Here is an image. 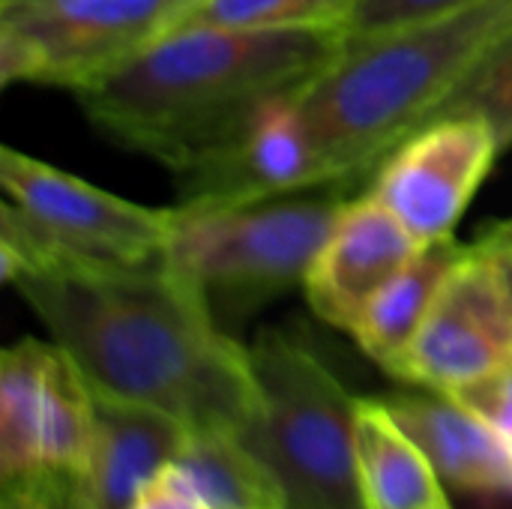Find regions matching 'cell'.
I'll return each mask as SVG.
<instances>
[{"instance_id": "15", "label": "cell", "mask_w": 512, "mask_h": 509, "mask_svg": "<svg viewBox=\"0 0 512 509\" xmlns=\"http://www.w3.org/2000/svg\"><path fill=\"white\" fill-rule=\"evenodd\" d=\"M357 480L366 509L450 507L447 486L384 399L357 402Z\"/></svg>"}, {"instance_id": "5", "label": "cell", "mask_w": 512, "mask_h": 509, "mask_svg": "<svg viewBox=\"0 0 512 509\" xmlns=\"http://www.w3.org/2000/svg\"><path fill=\"white\" fill-rule=\"evenodd\" d=\"M345 198L282 195L243 204L174 207L165 264L195 282L213 312L246 315L303 288Z\"/></svg>"}, {"instance_id": "17", "label": "cell", "mask_w": 512, "mask_h": 509, "mask_svg": "<svg viewBox=\"0 0 512 509\" xmlns=\"http://www.w3.org/2000/svg\"><path fill=\"white\" fill-rule=\"evenodd\" d=\"M174 471L210 509H285L276 483L234 432L189 435Z\"/></svg>"}, {"instance_id": "2", "label": "cell", "mask_w": 512, "mask_h": 509, "mask_svg": "<svg viewBox=\"0 0 512 509\" xmlns=\"http://www.w3.org/2000/svg\"><path fill=\"white\" fill-rule=\"evenodd\" d=\"M345 42L342 27H171L72 96L93 129L177 177L234 141L264 102L315 81Z\"/></svg>"}, {"instance_id": "23", "label": "cell", "mask_w": 512, "mask_h": 509, "mask_svg": "<svg viewBox=\"0 0 512 509\" xmlns=\"http://www.w3.org/2000/svg\"><path fill=\"white\" fill-rule=\"evenodd\" d=\"M129 509H210L195 492L192 486L168 465L162 474H156L141 495L129 504Z\"/></svg>"}, {"instance_id": "3", "label": "cell", "mask_w": 512, "mask_h": 509, "mask_svg": "<svg viewBox=\"0 0 512 509\" xmlns=\"http://www.w3.org/2000/svg\"><path fill=\"white\" fill-rule=\"evenodd\" d=\"M510 30L512 0H480L441 18L348 36L339 57L300 90L327 183L375 177Z\"/></svg>"}, {"instance_id": "16", "label": "cell", "mask_w": 512, "mask_h": 509, "mask_svg": "<svg viewBox=\"0 0 512 509\" xmlns=\"http://www.w3.org/2000/svg\"><path fill=\"white\" fill-rule=\"evenodd\" d=\"M57 345L24 336L0 354V483L36 477Z\"/></svg>"}, {"instance_id": "25", "label": "cell", "mask_w": 512, "mask_h": 509, "mask_svg": "<svg viewBox=\"0 0 512 509\" xmlns=\"http://www.w3.org/2000/svg\"><path fill=\"white\" fill-rule=\"evenodd\" d=\"M441 509H453V507H441Z\"/></svg>"}, {"instance_id": "14", "label": "cell", "mask_w": 512, "mask_h": 509, "mask_svg": "<svg viewBox=\"0 0 512 509\" xmlns=\"http://www.w3.org/2000/svg\"><path fill=\"white\" fill-rule=\"evenodd\" d=\"M465 249L468 246L456 243V237L426 243L417 258L378 291V297L366 306L357 327L351 330L360 351L393 378H399L414 339L420 336L447 276Z\"/></svg>"}, {"instance_id": "4", "label": "cell", "mask_w": 512, "mask_h": 509, "mask_svg": "<svg viewBox=\"0 0 512 509\" xmlns=\"http://www.w3.org/2000/svg\"><path fill=\"white\" fill-rule=\"evenodd\" d=\"M255 405L237 441L285 509H366L357 480V396L297 336L267 327L249 345Z\"/></svg>"}, {"instance_id": "7", "label": "cell", "mask_w": 512, "mask_h": 509, "mask_svg": "<svg viewBox=\"0 0 512 509\" xmlns=\"http://www.w3.org/2000/svg\"><path fill=\"white\" fill-rule=\"evenodd\" d=\"M195 0H0L3 84L84 90L171 27Z\"/></svg>"}, {"instance_id": "10", "label": "cell", "mask_w": 512, "mask_h": 509, "mask_svg": "<svg viewBox=\"0 0 512 509\" xmlns=\"http://www.w3.org/2000/svg\"><path fill=\"white\" fill-rule=\"evenodd\" d=\"M180 204H243L330 186L300 111V90L264 102L219 153L177 174Z\"/></svg>"}, {"instance_id": "21", "label": "cell", "mask_w": 512, "mask_h": 509, "mask_svg": "<svg viewBox=\"0 0 512 509\" xmlns=\"http://www.w3.org/2000/svg\"><path fill=\"white\" fill-rule=\"evenodd\" d=\"M456 402H462L471 414H477L483 423H489L495 432H501L512 441V366L498 369L480 381H471L450 393Z\"/></svg>"}, {"instance_id": "19", "label": "cell", "mask_w": 512, "mask_h": 509, "mask_svg": "<svg viewBox=\"0 0 512 509\" xmlns=\"http://www.w3.org/2000/svg\"><path fill=\"white\" fill-rule=\"evenodd\" d=\"M444 117H480L486 120L501 150L512 147V30L474 66L453 99L435 120Z\"/></svg>"}, {"instance_id": "6", "label": "cell", "mask_w": 512, "mask_h": 509, "mask_svg": "<svg viewBox=\"0 0 512 509\" xmlns=\"http://www.w3.org/2000/svg\"><path fill=\"white\" fill-rule=\"evenodd\" d=\"M0 243L96 264L165 261L174 207L99 189L15 147L0 150Z\"/></svg>"}, {"instance_id": "26", "label": "cell", "mask_w": 512, "mask_h": 509, "mask_svg": "<svg viewBox=\"0 0 512 509\" xmlns=\"http://www.w3.org/2000/svg\"><path fill=\"white\" fill-rule=\"evenodd\" d=\"M507 222H510V225H512V219H507Z\"/></svg>"}, {"instance_id": "11", "label": "cell", "mask_w": 512, "mask_h": 509, "mask_svg": "<svg viewBox=\"0 0 512 509\" xmlns=\"http://www.w3.org/2000/svg\"><path fill=\"white\" fill-rule=\"evenodd\" d=\"M420 249L423 243L372 192L345 198L327 243L306 273L303 294L324 324L351 333L378 291Z\"/></svg>"}, {"instance_id": "24", "label": "cell", "mask_w": 512, "mask_h": 509, "mask_svg": "<svg viewBox=\"0 0 512 509\" xmlns=\"http://www.w3.org/2000/svg\"><path fill=\"white\" fill-rule=\"evenodd\" d=\"M477 243L498 264V273H501V279L507 285V294H510L512 300V225L510 222H495L483 237H477Z\"/></svg>"}, {"instance_id": "22", "label": "cell", "mask_w": 512, "mask_h": 509, "mask_svg": "<svg viewBox=\"0 0 512 509\" xmlns=\"http://www.w3.org/2000/svg\"><path fill=\"white\" fill-rule=\"evenodd\" d=\"M0 509H87L78 477H30L3 483Z\"/></svg>"}, {"instance_id": "9", "label": "cell", "mask_w": 512, "mask_h": 509, "mask_svg": "<svg viewBox=\"0 0 512 509\" xmlns=\"http://www.w3.org/2000/svg\"><path fill=\"white\" fill-rule=\"evenodd\" d=\"M512 366V300L492 255L471 243L447 276L399 381L453 393Z\"/></svg>"}, {"instance_id": "1", "label": "cell", "mask_w": 512, "mask_h": 509, "mask_svg": "<svg viewBox=\"0 0 512 509\" xmlns=\"http://www.w3.org/2000/svg\"><path fill=\"white\" fill-rule=\"evenodd\" d=\"M0 273L93 393L156 408L192 435H237L249 420V345L165 261L96 264L0 243Z\"/></svg>"}, {"instance_id": "12", "label": "cell", "mask_w": 512, "mask_h": 509, "mask_svg": "<svg viewBox=\"0 0 512 509\" xmlns=\"http://www.w3.org/2000/svg\"><path fill=\"white\" fill-rule=\"evenodd\" d=\"M384 405L420 444L447 492L483 507H512V441L501 432L438 390L393 393Z\"/></svg>"}, {"instance_id": "18", "label": "cell", "mask_w": 512, "mask_h": 509, "mask_svg": "<svg viewBox=\"0 0 512 509\" xmlns=\"http://www.w3.org/2000/svg\"><path fill=\"white\" fill-rule=\"evenodd\" d=\"M357 0H195L177 27L309 30L342 27Z\"/></svg>"}, {"instance_id": "20", "label": "cell", "mask_w": 512, "mask_h": 509, "mask_svg": "<svg viewBox=\"0 0 512 509\" xmlns=\"http://www.w3.org/2000/svg\"><path fill=\"white\" fill-rule=\"evenodd\" d=\"M474 3H480V0H357L345 21V33L369 36V33H381L390 27L441 18V15L459 12Z\"/></svg>"}, {"instance_id": "8", "label": "cell", "mask_w": 512, "mask_h": 509, "mask_svg": "<svg viewBox=\"0 0 512 509\" xmlns=\"http://www.w3.org/2000/svg\"><path fill=\"white\" fill-rule=\"evenodd\" d=\"M501 144L480 117L432 120L375 171L372 195L426 246L453 240Z\"/></svg>"}, {"instance_id": "13", "label": "cell", "mask_w": 512, "mask_h": 509, "mask_svg": "<svg viewBox=\"0 0 512 509\" xmlns=\"http://www.w3.org/2000/svg\"><path fill=\"white\" fill-rule=\"evenodd\" d=\"M96 399V432L81 477L87 509H129L141 489L180 456L192 435L180 420L123 399Z\"/></svg>"}]
</instances>
